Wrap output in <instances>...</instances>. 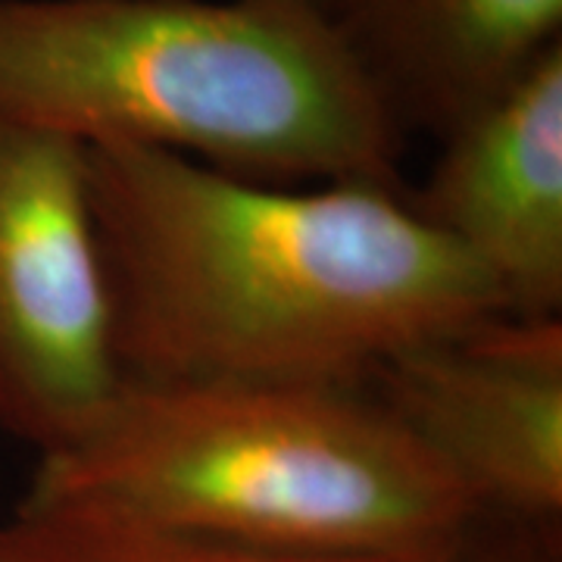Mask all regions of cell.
<instances>
[{"mask_svg":"<svg viewBox=\"0 0 562 562\" xmlns=\"http://www.w3.org/2000/svg\"><path fill=\"white\" fill-rule=\"evenodd\" d=\"M32 487L310 560L416 562L479 513L369 384L125 379Z\"/></svg>","mask_w":562,"mask_h":562,"instance_id":"obj_3","label":"cell"},{"mask_svg":"<svg viewBox=\"0 0 562 562\" xmlns=\"http://www.w3.org/2000/svg\"><path fill=\"white\" fill-rule=\"evenodd\" d=\"M125 379L366 384L501 313L482 276L382 181H266L88 150Z\"/></svg>","mask_w":562,"mask_h":562,"instance_id":"obj_1","label":"cell"},{"mask_svg":"<svg viewBox=\"0 0 562 562\" xmlns=\"http://www.w3.org/2000/svg\"><path fill=\"white\" fill-rule=\"evenodd\" d=\"M406 201L501 313L562 319V44L438 135Z\"/></svg>","mask_w":562,"mask_h":562,"instance_id":"obj_6","label":"cell"},{"mask_svg":"<svg viewBox=\"0 0 562 562\" xmlns=\"http://www.w3.org/2000/svg\"><path fill=\"white\" fill-rule=\"evenodd\" d=\"M284 3H291V7H301L306 13H316L322 20H328L335 25V20L344 13V7L350 3V0H284Z\"/></svg>","mask_w":562,"mask_h":562,"instance_id":"obj_10","label":"cell"},{"mask_svg":"<svg viewBox=\"0 0 562 562\" xmlns=\"http://www.w3.org/2000/svg\"><path fill=\"white\" fill-rule=\"evenodd\" d=\"M406 138L443 135L562 44V0H350L335 20Z\"/></svg>","mask_w":562,"mask_h":562,"instance_id":"obj_7","label":"cell"},{"mask_svg":"<svg viewBox=\"0 0 562 562\" xmlns=\"http://www.w3.org/2000/svg\"><path fill=\"white\" fill-rule=\"evenodd\" d=\"M0 562H362L269 553L120 503L32 487L0 522Z\"/></svg>","mask_w":562,"mask_h":562,"instance_id":"obj_8","label":"cell"},{"mask_svg":"<svg viewBox=\"0 0 562 562\" xmlns=\"http://www.w3.org/2000/svg\"><path fill=\"white\" fill-rule=\"evenodd\" d=\"M120 382L88 150L0 120V428L41 457Z\"/></svg>","mask_w":562,"mask_h":562,"instance_id":"obj_4","label":"cell"},{"mask_svg":"<svg viewBox=\"0 0 562 562\" xmlns=\"http://www.w3.org/2000/svg\"><path fill=\"white\" fill-rule=\"evenodd\" d=\"M0 120L266 181L397 188L338 29L284 0H0Z\"/></svg>","mask_w":562,"mask_h":562,"instance_id":"obj_2","label":"cell"},{"mask_svg":"<svg viewBox=\"0 0 562 562\" xmlns=\"http://www.w3.org/2000/svg\"><path fill=\"white\" fill-rule=\"evenodd\" d=\"M416 562H562V519L472 513L453 538Z\"/></svg>","mask_w":562,"mask_h":562,"instance_id":"obj_9","label":"cell"},{"mask_svg":"<svg viewBox=\"0 0 562 562\" xmlns=\"http://www.w3.org/2000/svg\"><path fill=\"white\" fill-rule=\"evenodd\" d=\"M366 384L475 509L562 519V319L491 313Z\"/></svg>","mask_w":562,"mask_h":562,"instance_id":"obj_5","label":"cell"}]
</instances>
